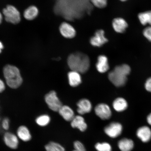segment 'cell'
<instances>
[{"instance_id": "30bf717a", "label": "cell", "mask_w": 151, "mask_h": 151, "mask_svg": "<svg viewBox=\"0 0 151 151\" xmlns=\"http://www.w3.org/2000/svg\"><path fill=\"white\" fill-rule=\"evenodd\" d=\"M4 141L6 145L9 148L16 149L19 145L18 137L10 132H6L4 136Z\"/></svg>"}, {"instance_id": "d4e9b609", "label": "cell", "mask_w": 151, "mask_h": 151, "mask_svg": "<svg viewBox=\"0 0 151 151\" xmlns=\"http://www.w3.org/2000/svg\"><path fill=\"white\" fill-rule=\"evenodd\" d=\"M95 148L97 151H112L111 145L107 142L97 143L95 145Z\"/></svg>"}, {"instance_id": "9c48e42d", "label": "cell", "mask_w": 151, "mask_h": 151, "mask_svg": "<svg viewBox=\"0 0 151 151\" xmlns=\"http://www.w3.org/2000/svg\"><path fill=\"white\" fill-rule=\"evenodd\" d=\"M59 31L62 36L66 38L72 39L76 35V31L75 28L67 22H63L61 24Z\"/></svg>"}, {"instance_id": "3957f363", "label": "cell", "mask_w": 151, "mask_h": 151, "mask_svg": "<svg viewBox=\"0 0 151 151\" xmlns=\"http://www.w3.org/2000/svg\"><path fill=\"white\" fill-rule=\"evenodd\" d=\"M3 13L7 22L13 24H17L20 22V13L13 6H7L6 8L3 9Z\"/></svg>"}, {"instance_id": "83f0119b", "label": "cell", "mask_w": 151, "mask_h": 151, "mask_svg": "<svg viewBox=\"0 0 151 151\" xmlns=\"http://www.w3.org/2000/svg\"><path fill=\"white\" fill-rule=\"evenodd\" d=\"M143 35L149 41L151 42V27L145 28L143 31Z\"/></svg>"}, {"instance_id": "9a60e30c", "label": "cell", "mask_w": 151, "mask_h": 151, "mask_svg": "<svg viewBox=\"0 0 151 151\" xmlns=\"http://www.w3.org/2000/svg\"><path fill=\"white\" fill-rule=\"evenodd\" d=\"M113 29L116 32L124 33L128 27V24L124 19L120 18H116L112 22Z\"/></svg>"}, {"instance_id": "6da1fadb", "label": "cell", "mask_w": 151, "mask_h": 151, "mask_svg": "<svg viewBox=\"0 0 151 151\" xmlns=\"http://www.w3.org/2000/svg\"><path fill=\"white\" fill-rule=\"evenodd\" d=\"M68 64L72 71L84 73L89 69L90 61L86 54L80 52L71 54L68 58Z\"/></svg>"}, {"instance_id": "2e32d148", "label": "cell", "mask_w": 151, "mask_h": 151, "mask_svg": "<svg viewBox=\"0 0 151 151\" xmlns=\"http://www.w3.org/2000/svg\"><path fill=\"white\" fill-rule=\"evenodd\" d=\"M58 112L64 119L68 122H71L75 116L72 109L67 106L62 105Z\"/></svg>"}, {"instance_id": "8d00e7d4", "label": "cell", "mask_w": 151, "mask_h": 151, "mask_svg": "<svg viewBox=\"0 0 151 151\" xmlns=\"http://www.w3.org/2000/svg\"></svg>"}, {"instance_id": "ba28073f", "label": "cell", "mask_w": 151, "mask_h": 151, "mask_svg": "<svg viewBox=\"0 0 151 151\" xmlns=\"http://www.w3.org/2000/svg\"><path fill=\"white\" fill-rule=\"evenodd\" d=\"M95 112L96 115L103 120L109 119L111 118L112 112L110 107L105 104H100L95 107Z\"/></svg>"}, {"instance_id": "ac0fdd59", "label": "cell", "mask_w": 151, "mask_h": 151, "mask_svg": "<svg viewBox=\"0 0 151 151\" xmlns=\"http://www.w3.org/2000/svg\"><path fill=\"white\" fill-rule=\"evenodd\" d=\"M113 106L115 110L118 112H121L127 109L128 103L123 98H118L113 101Z\"/></svg>"}, {"instance_id": "44dd1931", "label": "cell", "mask_w": 151, "mask_h": 151, "mask_svg": "<svg viewBox=\"0 0 151 151\" xmlns=\"http://www.w3.org/2000/svg\"><path fill=\"white\" fill-rule=\"evenodd\" d=\"M39 14V10L35 6H31L24 11V18L28 20H32L37 17Z\"/></svg>"}, {"instance_id": "8992f818", "label": "cell", "mask_w": 151, "mask_h": 151, "mask_svg": "<svg viewBox=\"0 0 151 151\" xmlns=\"http://www.w3.org/2000/svg\"><path fill=\"white\" fill-rule=\"evenodd\" d=\"M122 131V127L119 123L113 122L109 124L104 128V132L109 137L115 138L121 135Z\"/></svg>"}, {"instance_id": "8fae6325", "label": "cell", "mask_w": 151, "mask_h": 151, "mask_svg": "<svg viewBox=\"0 0 151 151\" xmlns=\"http://www.w3.org/2000/svg\"><path fill=\"white\" fill-rule=\"evenodd\" d=\"M77 112L79 114L83 115L90 112L92 108L91 103L89 100L83 99L77 103Z\"/></svg>"}, {"instance_id": "4fadbf2b", "label": "cell", "mask_w": 151, "mask_h": 151, "mask_svg": "<svg viewBox=\"0 0 151 151\" xmlns=\"http://www.w3.org/2000/svg\"><path fill=\"white\" fill-rule=\"evenodd\" d=\"M96 68L100 73L106 72L109 70V66L108 58L106 56L101 55L98 58V61L96 65Z\"/></svg>"}, {"instance_id": "7a4b0ae2", "label": "cell", "mask_w": 151, "mask_h": 151, "mask_svg": "<svg viewBox=\"0 0 151 151\" xmlns=\"http://www.w3.org/2000/svg\"><path fill=\"white\" fill-rule=\"evenodd\" d=\"M3 73L6 83L9 87L17 88L22 84V79L19 70L15 66H5L4 68Z\"/></svg>"}, {"instance_id": "484cf974", "label": "cell", "mask_w": 151, "mask_h": 151, "mask_svg": "<svg viewBox=\"0 0 151 151\" xmlns=\"http://www.w3.org/2000/svg\"><path fill=\"white\" fill-rule=\"evenodd\" d=\"M94 6L99 9H103L106 7L107 0H90Z\"/></svg>"}, {"instance_id": "f546056e", "label": "cell", "mask_w": 151, "mask_h": 151, "mask_svg": "<svg viewBox=\"0 0 151 151\" xmlns=\"http://www.w3.org/2000/svg\"><path fill=\"white\" fill-rule=\"evenodd\" d=\"M145 87L147 91L151 92V77L147 80L145 83Z\"/></svg>"}, {"instance_id": "603a6c76", "label": "cell", "mask_w": 151, "mask_h": 151, "mask_svg": "<svg viewBox=\"0 0 151 151\" xmlns=\"http://www.w3.org/2000/svg\"><path fill=\"white\" fill-rule=\"evenodd\" d=\"M139 21L143 25L149 24L151 25V11L140 13L138 15Z\"/></svg>"}, {"instance_id": "7c38bea8", "label": "cell", "mask_w": 151, "mask_h": 151, "mask_svg": "<svg viewBox=\"0 0 151 151\" xmlns=\"http://www.w3.org/2000/svg\"><path fill=\"white\" fill-rule=\"evenodd\" d=\"M137 134L142 141L143 142H147L151 139V130L147 126H143L138 129Z\"/></svg>"}, {"instance_id": "d6a6232c", "label": "cell", "mask_w": 151, "mask_h": 151, "mask_svg": "<svg viewBox=\"0 0 151 151\" xmlns=\"http://www.w3.org/2000/svg\"><path fill=\"white\" fill-rule=\"evenodd\" d=\"M3 48L4 46L3 43L0 41V53L1 52L2 50H3Z\"/></svg>"}, {"instance_id": "ffe728a7", "label": "cell", "mask_w": 151, "mask_h": 151, "mask_svg": "<svg viewBox=\"0 0 151 151\" xmlns=\"http://www.w3.org/2000/svg\"><path fill=\"white\" fill-rule=\"evenodd\" d=\"M118 145L122 151H131L133 150L134 144L132 139L124 138L119 141Z\"/></svg>"}, {"instance_id": "1f68e13d", "label": "cell", "mask_w": 151, "mask_h": 151, "mask_svg": "<svg viewBox=\"0 0 151 151\" xmlns=\"http://www.w3.org/2000/svg\"><path fill=\"white\" fill-rule=\"evenodd\" d=\"M147 121L148 123L151 126V113L147 116Z\"/></svg>"}, {"instance_id": "277c9868", "label": "cell", "mask_w": 151, "mask_h": 151, "mask_svg": "<svg viewBox=\"0 0 151 151\" xmlns=\"http://www.w3.org/2000/svg\"><path fill=\"white\" fill-rule=\"evenodd\" d=\"M45 101L49 108L55 112H58L62 106V104L54 91H51L45 97Z\"/></svg>"}, {"instance_id": "e0dca14e", "label": "cell", "mask_w": 151, "mask_h": 151, "mask_svg": "<svg viewBox=\"0 0 151 151\" xmlns=\"http://www.w3.org/2000/svg\"><path fill=\"white\" fill-rule=\"evenodd\" d=\"M70 85L72 87H76L82 82V78L80 73L77 72L71 71L68 73Z\"/></svg>"}, {"instance_id": "e575fe53", "label": "cell", "mask_w": 151, "mask_h": 151, "mask_svg": "<svg viewBox=\"0 0 151 151\" xmlns=\"http://www.w3.org/2000/svg\"><path fill=\"white\" fill-rule=\"evenodd\" d=\"M120 1H127V0H120Z\"/></svg>"}, {"instance_id": "5b68a950", "label": "cell", "mask_w": 151, "mask_h": 151, "mask_svg": "<svg viewBox=\"0 0 151 151\" xmlns=\"http://www.w3.org/2000/svg\"><path fill=\"white\" fill-rule=\"evenodd\" d=\"M109 79L117 87L124 86L127 81V76L114 69L109 73Z\"/></svg>"}, {"instance_id": "52a82bcc", "label": "cell", "mask_w": 151, "mask_h": 151, "mask_svg": "<svg viewBox=\"0 0 151 151\" xmlns=\"http://www.w3.org/2000/svg\"><path fill=\"white\" fill-rule=\"evenodd\" d=\"M108 40L105 36V32L102 29L97 30L93 36L91 38L90 42L94 47H100L108 42Z\"/></svg>"}, {"instance_id": "d590c367", "label": "cell", "mask_w": 151, "mask_h": 151, "mask_svg": "<svg viewBox=\"0 0 151 151\" xmlns=\"http://www.w3.org/2000/svg\"><path fill=\"white\" fill-rule=\"evenodd\" d=\"M73 151H77L74 150H73Z\"/></svg>"}, {"instance_id": "f1b7e54d", "label": "cell", "mask_w": 151, "mask_h": 151, "mask_svg": "<svg viewBox=\"0 0 151 151\" xmlns=\"http://www.w3.org/2000/svg\"><path fill=\"white\" fill-rule=\"evenodd\" d=\"M2 126L4 129L5 130L8 129L9 127V120L8 119L5 118L3 120Z\"/></svg>"}, {"instance_id": "d6986e66", "label": "cell", "mask_w": 151, "mask_h": 151, "mask_svg": "<svg viewBox=\"0 0 151 151\" xmlns=\"http://www.w3.org/2000/svg\"><path fill=\"white\" fill-rule=\"evenodd\" d=\"M18 137L24 142L29 141L31 139V135L29 130L26 126H22L18 128L17 132Z\"/></svg>"}, {"instance_id": "5bb4252c", "label": "cell", "mask_w": 151, "mask_h": 151, "mask_svg": "<svg viewBox=\"0 0 151 151\" xmlns=\"http://www.w3.org/2000/svg\"><path fill=\"white\" fill-rule=\"evenodd\" d=\"M71 127L77 128L81 132H84L87 128V125L82 116H77L74 117L71 122Z\"/></svg>"}, {"instance_id": "836d02e7", "label": "cell", "mask_w": 151, "mask_h": 151, "mask_svg": "<svg viewBox=\"0 0 151 151\" xmlns=\"http://www.w3.org/2000/svg\"><path fill=\"white\" fill-rule=\"evenodd\" d=\"M2 20V16L0 12V24H1Z\"/></svg>"}, {"instance_id": "7402d4cb", "label": "cell", "mask_w": 151, "mask_h": 151, "mask_svg": "<svg viewBox=\"0 0 151 151\" xmlns=\"http://www.w3.org/2000/svg\"><path fill=\"white\" fill-rule=\"evenodd\" d=\"M46 151H65L63 146L59 143L51 141L45 146Z\"/></svg>"}, {"instance_id": "4316f807", "label": "cell", "mask_w": 151, "mask_h": 151, "mask_svg": "<svg viewBox=\"0 0 151 151\" xmlns=\"http://www.w3.org/2000/svg\"><path fill=\"white\" fill-rule=\"evenodd\" d=\"M74 150L77 151H86V148L82 142L79 141L74 142L73 144Z\"/></svg>"}, {"instance_id": "cb8c5ba5", "label": "cell", "mask_w": 151, "mask_h": 151, "mask_svg": "<svg viewBox=\"0 0 151 151\" xmlns=\"http://www.w3.org/2000/svg\"><path fill=\"white\" fill-rule=\"evenodd\" d=\"M50 121V117L48 115H42L38 117L36 120L37 123L40 126H46L49 124Z\"/></svg>"}, {"instance_id": "4dcf8cb0", "label": "cell", "mask_w": 151, "mask_h": 151, "mask_svg": "<svg viewBox=\"0 0 151 151\" xmlns=\"http://www.w3.org/2000/svg\"><path fill=\"white\" fill-rule=\"evenodd\" d=\"M5 89V85L4 83L0 79V93L2 92Z\"/></svg>"}]
</instances>
